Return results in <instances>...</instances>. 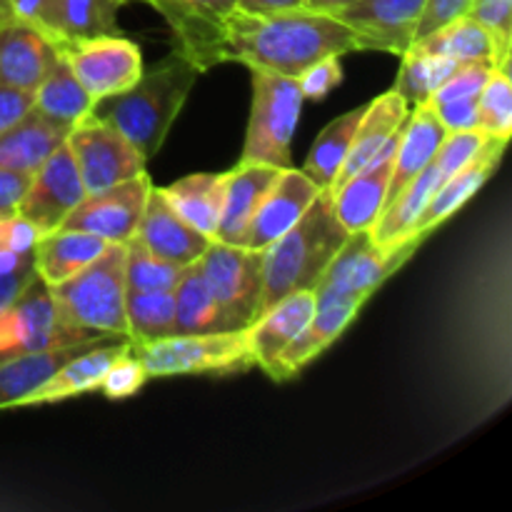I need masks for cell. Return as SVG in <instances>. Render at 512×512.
Masks as SVG:
<instances>
[{"mask_svg": "<svg viewBox=\"0 0 512 512\" xmlns=\"http://www.w3.org/2000/svg\"><path fill=\"white\" fill-rule=\"evenodd\" d=\"M348 53H360L353 30L335 13L313 8L273 15L235 10L223 35V63H240L285 78H298L318 60Z\"/></svg>", "mask_w": 512, "mask_h": 512, "instance_id": "1", "label": "cell"}, {"mask_svg": "<svg viewBox=\"0 0 512 512\" xmlns=\"http://www.w3.org/2000/svg\"><path fill=\"white\" fill-rule=\"evenodd\" d=\"M198 68L178 50L143 70L128 90L95 103L93 113L113 125L145 160L155 158L193 93Z\"/></svg>", "mask_w": 512, "mask_h": 512, "instance_id": "2", "label": "cell"}, {"mask_svg": "<svg viewBox=\"0 0 512 512\" xmlns=\"http://www.w3.org/2000/svg\"><path fill=\"white\" fill-rule=\"evenodd\" d=\"M348 230L333 210L330 190H320L303 218L263 253V310L298 290H315L330 260L348 240Z\"/></svg>", "mask_w": 512, "mask_h": 512, "instance_id": "3", "label": "cell"}, {"mask_svg": "<svg viewBox=\"0 0 512 512\" xmlns=\"http://www.w3.org/2000/svg\"><path fill=\"white\" fill-rule=\"evenodd\" d=\"M58 315L85 338L125 335V243L105 253L73 278L48 285Z\"/></svg>", "mask_w": 512, "mask_h": 512, "instance_id": "4", "label": "cell"}, {"mask_svg": "<svg viewBox=\"0 0 512 512\" xmlns=\"http://www.w3.org/2000/svg\"><path fill=\"white\" fill-rule=\"evenodd\" d=\"M303 93L295 78L253 70V105L245 130V163L293 168V135L298 130Z\"/></svg>", "mask_w": 512, "mask_h": 512, "instance_id": "5", "label": "cell"}, {"mask_svg": "<svg viewBox=\"0 0 512 512\" xmlns=\"http://www.w3.org/2000/svg\"><path fill=\"white\" fill-rule=\"evenodd\" d=\"M135 358L148 378H175V375L233 373L253 365L248 345V328L223 333L168 335L153 343L133 345Z\"/></svg>", "mask_w": 512, "mask_h": 512, "instance_id": "6", "label": "cell"}, {"mask_svg": "<svg viewBox=\"0 0 512 512\" xmlns=\"http://www.w3.org/2000/svg\"><path fill=\"white\" fill-rule=\"evenodd\" d=\"M198 268L228 330L250 328L263 308V253L213 240Z\"/></svg>", "mask_w": 512, "mask_h": 512, "instance_id": "7", "label": "cell"}, {"mask_svg": "<svg viewBox=\"0 0 512 512\" xmlns=\"http://www.w3.org/2000/svg\"><path fill=\"white\" fill-rule=\"evenodd\" d=\"M88 340L63 323L48 283L35 275L23 293L0 313V363L15 355L38 353L60 345Z\"/></svg>", "mask_w": 512, "mask_h": 512, "instance_id": "8", "label": "cell"}, {"mask_svg": "<svg viewBox=\"0 0 512 512\" xmlns=\"http://www.w3.org/2000/svg\"><path fill=\"white\" fill-rule=\"evenodd\" d=\"M423 240L413 238L398 248H380L373 240L370 230L350 233L348 240L340 245L335 258L330 260L328 270L320 278L315 295H355L368 300L400 265L408 263Z\"/></svg>", "mask_w": 512, "mask_h": 512, "instance_id": "9", "label": "cell"}, {"mask_svg": "<svg viewBox=\"0 0 512 512\" xmlns=\"http://www.w3.org/2000/svg\"><path fill=\"white\" fill-rule=\"evenodd\" d=\"M65 145L73 153L85 193H100L143 173L148 160L105 120L90 113L68 130Z\"/></svg>", "mask_w": 512, "mask_h": 512, "instance_id": "10", "label": "cell"}, {"mask_svg": "<svg viewBox=\"0 0 512 512\" xmlns=\"http://www.w3.org/2000/svg\"><path fill=\"white\" fill-rule=\"evenodd\" d=\"M58 53L95 103L128 90L145 70L138 43L123 35H100V38L65 43L60 45Z\"/></svg>", "mask_w": 512, "mask_h": 512, "instance_id": "11", "label": "cell"}, {"mask_svg": "<svg viewBox=\"0 0 512 512\" xmlns=\"http://www.w3.org/2000/svg\"><path fill=\"white\" fill-rule=\"evenodd\" d=\"M153 5L165 23L170 25L175 48L180 55L208 73L215 65H223V35L230 15L235 13V0H143Z\"/></svg>", "mask_w": 512, "mask_h": 512, "instance_id": "12", "label": "cell"}, {"mask_svg": "<svg viewBox=\"0 0 512 512\" xmlns=\"http://www.w3.org/2000/svg\"><path fill=\"white\" fill-rule=\"evenodd\" d=\"M153 190L150 175L138 173L135 178L123 180L100 193H88L73 213L63 220L60 228L65 230H85L105 243H125L133 238L140 218H143L145 203Z\"/></svg>", "mask_w": 512, "mask_h": 512, "instance_id": "13", "label": "cell"}, {"mask_svg": "<svg viewBox=\"0 0 512 512\" xmlns=\"http://www.w3.org/2000/svg\"><path fill=\"white\" fill-rule=\"evenodd\" d=\"M85 185L78 173L73 153L68 145H60L33 175L20 198L15 213L33 223L40 233H50L63 225L75 210V205L85 198Z\"/></svg>", "mask_w": 512, "mask_h": 512, "instance_id": "14", "label": "cell"}, {"mask_svg": "<svg viewBox=\"0 0 512 512\" xmlns=\"http://www.w3.org/2000/svg\"><path fill=\"white\" fill-rule=\"evenodd\" d=\"M428 0H355L338 15L355 33L360 53H398L413 45Z\"/></svg>", "mask_w": 512, "mask_h": 512, "instance_id": "15", "label": "cell"}, {"mask_svg": "<svg viewBox=\"0 0 512 512\" xmlns=\"http://www.w3.org/2000/svg\"><path fill=\"white\" fill-rule=\"evenodd\" d=\"M368 303L355 295H315V313L303 333L290 343V348L270 365L265 375L273 380H288L298 375L308 363H313L328 345H333L345 333L350 323L358 318L360 308Z\"/></svg>", "mask_w": 512, "mask_h": 512, "instance_id": "16", "label": "cell"}, {"mask_svg": "<svg viewBox=\"0 0 512 512\" xmlns=\"http://www.w3.org/2000/svg\"><path fill=\"white\" fill-rule=\"evenodd\" d=\"M320 195V188L303 173V170L285 168L270 185L265 198L260 200L253 220L248 225L245 235V248L260 250L268 248L273 240L288 233L295 223L305 215V210L313 205V200Z\"/></svg>", "mask_w": 512, "mask_h": 512, "instance_id": "17", "label": "cell"}, {"mask_svg": "<svg viewBox=\"0 0 512 512\" xmlns=\"http://www.w3.org/2000/svg\"><path fill=\"white\" fill-rule=\"evenodd\" d=\"M58 55L55 43L38 25L0 15V85L35 90Z\"/></svg>", "mask_w": 512, "mask_h": 512, "instance_id": "18", "label": "cell"}, {"mask_svg": "<svg viewBox=\"0 0 512 512\" xmlns=\"http://www.w3.org/2000/svg\"><path fill=\"white\" fill-rule=\"evenodd\" d=\"M400 130L390 138V143L385 145L363 170H360V173H355L353 178L345 180L338 190L330 193L335 215H338V220L343 223V228L348 230V233L370 230L375 225V220L380 218V213H383Z\"/></svg>", "mask_w": 512, "mask_h": 512, "instance_id": "19", "label": "cell"}, {"mask_svg": "<svg viewBox=\"0 0 512 512\" xmlns=\"http://www.w3.org/2000/svg\"><path fill=\"white\" fill-rule=\"evenodd\" d=\"M133 240H138L148 253L158 255L168 263L183 265V268L195 263L208 250V245L213 243L170 208L160 188L150 190L143 218L135 228Z\"/></svg>", "mask_w": 512, "mask_h": 512, "instance_id": "20", "label": "cell"}, {"mask_svg": "<svg viewBox=\"0 0 512 512\" xmlns=\"http://www.w3.org/2000/svg\"><path fill=\"white\" fill-rule=\"evenodd\" d=\"M315 313V290H298L288 298L278 300L268 310L253 320L248 328V345L253 355V365L263 368L270 365L290 348L295 338L305 330Z\"/></svg>", "mask_w": 512, "mask_h": 512, "instance_id": "21", "label": "cell"}, {"mask_svg": "<svg viewBox=\"0 0 512 512\" xmlns=\"http://www.w3.org/2000/svg\"><path fill=\"white\" fill-rule=\"evenodd\" d=\"M278 175L280 168L245 163V160H240L233 170H228L225 173L223 208H220L218 230H215L213 240L245 248V235H248L250 220H253L260 200L265 198V193H268Z\"/></svg>", "mask_w": 512, "mask_h": 512, "instance_id": "22", "label": "cell"}, {"mask_svg": "<svg viewBox=\"0 0 512 512\" xmlns=\"http://www.w3.org/2000/svg\"><path fill=\"white\" fill-rule=\"evenodd\" d=\"M128 350V335H110V338H105L103 343L95 345V348L70 358L53 378L45 380V383L25 400L23 408H30V405L60 403V400L78 398V395L83 393H93V390L100 388L110 365H113L120 355L128 353Z\"/></svg>", "mask_w": 512, "mask_h": 512, "instance_id": "23", "label": "cell"}, {"mask_svg": "<svg viewBox=\"0 0 512 512\" xmlns=\"http://www.w3.org/2000/svg\"><path fill=\"white\" fill-rule=\"evenodd\" d=\"M128 0H45L38 28L55 48L78 40L120 35L118 13Z\"/></svg>", "mask_w": 512, "mask_h": 512, "instance_id": "24", "label": "cell"}, {"mask_svg": "<svg viewBox=\"0 0 512 512\" xmlns=\"http://www.w3.org/2000/svg\"><path fill=\"white\" fill-rule=\"evenodd\" d=\"M408 115L410 105L400 98V93L395 88H390L388 93L370 100L363 118H360L358 130H355V138L353 143H350L348 155H345L343 168H340L338 178L330 185V193L338 190L340 185H343L345 180L353 178L355 173H360V170H363L365 165L390 143V138L403 128Z\"/></svg>", "mask_w": 512, "mask_h": 512, "instance_id": "25", "label": "cell"}, {"mask_svg": "<svg viewBox=\"0 0 512 512\" xmlns=\"http://www.w3.org/2000/svg\"><path fill=\"white\" fill-rule=\"evenodd\" d=\"M110 335H98V338L78 340V343L60 345V348L38 350V353L15 355L0 363V410L23 408L25 400L45 383L53 378L70 358L95 348Z\"/></svg>", "mask_w": 512, "mask_h": 512, "instance_id": "26", "label": "cell"}, {"mask_svg": "<svg viewBox=\"0 0 512 512\" xmlns=\"http://www.w3.org/2000/svg\"><path fill=\"white\" fill-rule=\"evenodd\" d=\"M445 135H448V130L443 128V123H440L438 115L433 113L428 103L410 108V115L403 123V130H400L398 148H395L393 155V173H390L385 205L393 203L400 190L433 163Z\"/></svg>", "mask_w": 512, "mask_h": 512, "instance_id": "27", "label": "cell"}, {"mask_svg": "<svg viewBox=\"0 0 512 512\" xmlns=\"http://www.w3.org/2000/svg\"><path fill=\"white\" fill-rule=\"evenodd\" d=\"M505 140H490L488 148L480 153L478 160H473L470 165H465L463 170H458L455 175H450L445 183L438 185V190L430 198L428 208L420 215L418 225H415V238L425 240L430 233H433L438 225H443L450 215L458 213L485 183H488L490 175L498 168L500 158L505 153Z\"/></svg>", "mask_w": 512, "mask_h": 512, "instance_id": "28", "label": "cell"}, {"mask_svg": "<svg viewBox=\"0 0 512 512\" xmlns=\"http://www.w3.org/2000/svg\"><path fill=\"white\" fill-rule=\"evenodd\" d=\"M110 243L85 230H50L33 248L35 273L48 285H58L98 260Z\"/></svg>", "mask_w": 512, "mask_h": 512, "instance_id": "29", "label": "cell"}, {"mask_svg": "<svg viewBox=\"0 0 512 512\" xmlns=\"http://www.w3.org/2000/svg\"><path fill=\"white\" fill-rule=\"evenodd\" d=\"M68 138V130L48 123L35 110L0 133V170L33 175Z\"/></svg>", "mask_w": 512, "mask_h": 512, "instance_id": "30", "label": "cell"}, {"mask_svg": "<svg viewBox=\"0 0 512 512\" xmlns=\"http://www.w3.org/2000/svg\"><path fill=\"white\" fill-rule=\"evenodd\" d=\"M443 183V175L438 173L433 163L423 170L415 180H410L403 190H400L398 198L390 205H385L380 218L375 220V225L370 228L375 243L380 248H398V245L408 243L415 238V225H418L420 215L428 208L430 198L438 190V185ZM420 240V238H418Z\"/></svg>", "mask_w": 512, "mask_h": 512, "instance_id": "31", "label": "cell"}, {"mask_svg": "<svg viewBox=\"0 0 512 512\" xmlns=\"http://www.w3.org/2000/svg\"><path fill=\"white\" fill-rule=\"evenodd\" d=\"M93 108L95 100L85 93L63 55H58L48 75L33 90V110L48 123L70 130L80 120L88 118Z\"/></svg>", "mask_w": 512, "mask_h": 512, "instance_id": "32", "label": "cell"}, {"mask_svg": "<svg viewBox=\"0 0 512 512\" xmlns=\"http://www.w3.org/2000/svg\"><path fill=\"white\" fill-rule=\"evenodd\" d=\"M413 45L428 50V53L445 55V58L455 60L460 65L468 63H488L500 68V65H510V60H505L500 55L498 43H495L493 35L473 20L470 15H460V18L450 20V23L440 25L438 30H433L425 38L415 40Z\"/></svg>", "mask_w": 512, "mask_h": 512, "instance_id": "33", "label": "cell"}, {"mask_svg": "<svg viewBox=\"0 0 512 512\" xmlns=\"http://www.w3.org/2000/svg\"><path fill=\"white\" fill-rule=\"evenodd\" d=\"M170 208L198 233L213 240L223 208L225 173H195L178 183L160 188Z\"/></svg>", "mask_w": 512, "mask_h": 512, "instance_id": "34", "label": "cell"}, {"mask_svg": "<svg viewBox=\"0 0 512 512\" xmlns=\"http://www.w3.org/2000/svg\"><path fill=\"white\" fill-rule=\"evenodd\" d=\"M175 295V328L173 335H200V333H223L228 330L223 313L205 283L198 268V260L185 265Z\"/></svg>", "mask_w": 512, "mask_h": 512, "instance_id": "35", "label": "cell"}, {"mask_svg": "<svg viewBox=\"0 0 512 512\" xmlns=\"http://www.w3.org/2000/svg\"><path fill=\"white\" fill-rule=\"evenodd\" d=\"M365 108H368V103L358 105V108L348 110V113H343L340 118H335L333 123L318 135L313 148H310L308 158H305V165L300 170H303V173L308 175L320 190H330L333 180L338 178Z\"/></svg>", "mask_w": 512, "mask_h": 512, "instance_id": "36", "label": "cell"}, {"mask_svg": "<svg viewBox=\"0 0 512 512\" xmlns=\"http://www.w3.org/2000/svg\"><path fill=\"white\" fill-rule=\"evenodd\" d=\"M125 335L133 345L168 338L175 328L173 290H125Z\"/></svg>", "mask_w": 512, "mask_h": 512, "instance_id": "37", "label": "cell"}, {"mask_svg": "<svg viewBox=\"0 0 512 512\" xmlns=\"http://www.w3.org/2000/svg\"><path fill=\"white\" fill-rule=\"evenodd\" d=\"M460 68V63L445 58V55L428 53V50L410 45L403 53V65H400L398 83L395 90L400 98L415 108V105H425L433 98L435 90Z\"/></svg>", "mask_w": 512, "mask_h": 512, "instance_id": "38", "label": "cell"}, {"mask_svg": "<svg viewBox=\"0 0 512 512\" xmlns=\"http://www.w3.org/2000/svg\"><path fill=\"white\" fill-rule=\"evenodd\" d=\"M480 130L488 138L505 140L508 143L512 133V83L510 65H500L485 80L478 95Z\"/></svg>", "mask_w": 512, "mask_h": 512, "instance_id": "39", "label": "cell"}, {"mask_svg": "<svg viewBox=\"0 0 512 512\" xmlns=\"http://www.w3.org/2000/svg\"><path fill=\"white\" fill-rule=\"evenodd\" d=\"M183 265L148 253L138 240H125V290H175Z\"/></svg>", "mask_w": 512, "mask_h": 512, "instance_id": "40", "label": "cell"}, {"mask_svg": "<svg viewBox=\"0 0 512 512\" xmlns=\"http://www.w3.org/2000/svg\"><path fill=\"white\" fill-rule=\"evenodd\" d=\"M493 138L483 133V130H460V133H448L440 143L438 153H435L433 165L438 168V173L443 175V183L455 175L458 170H463L465 165H470L473 160L480 158L488 143Z\"/></svg>", "mask_w": 512, "mask_h": 512, "instance_id": "41", "label": "cell"}, {"mask_svg": "<svg viewBox=\"0 0 512 512\" xmlns=\"http://www.w3.org/2000/svg\"><path fill=\"white\" fill-rule=\"evenodd\" d=\"M473 20H478L485 30L498 43L500 55L510 60L512 48V0H473L468 13Z\"/></svg>", "mask_w": 512, "mask_h": 512, "instance_id": "42", "label": "cell"}, {"mask_svg": "<svg viewBox=\"0 0 512 512\" xmlns=\"http://www.w3.org/2000/svg\"><path fill=\"white\" fill-rule=\"evenodd\" d=\"M145 380H150L148 373H145L140 360L133 355V350H128V353H123L113 365H110L98 390L110 400L130 398V395H135L143 388Z\"/></svg>", "mask_w": 512, "mask_h": 512, "instance_id": "43", "label": "cell"}, {"mask_svg": "<svg viewBox=\"0 0 512 512\" xmlns=\"http://www.w3.org/2000/svg\"><path fill=\"white\" fill-rule=\"evenodd\" d=\"M495 70V65L488 63H468L460 65L443 85L433 93V98L428 103H445V100H460V98H478L480 90H483L485 80L490 78V73Z\"/></svg>", "mask_w": 512, "mask_h": 512, "instance_id": "44", "label": "cell"}, {"mask_svg": "<svg viewBox=\"0 0 512 512\" xmlns=\"http://www.w3.org/2000/svg\"><path fill=\"white\" fill-rule=\"evenodd\" d=\"M295 83H298L300 93H303V100H323L330 90L343 83V65H340V58L318 60L310 68H305L295 78Z\"/></svg>", "mask_w": 512, "mask_h": 512, "instance_id": "45", "label": "cell"}, {"mask_svg": "<svg viewBox=\"0 0 512 512\" xmlns=\"http://www.w3.org/2000/svg\"><path fill=\"white\" fill-rule=\"evenodd\" d=\"M443 128L448 133H460V130H480L478 98H460L445 100V103H428Z\"/></svg>", "mask_w": 512, "mask_h": 512, "instance_id": "46", "label": "cell"}, {"mask_svg": "<svg viewBox=\"0 0 512 512\" xmlns=\"http://www.w3.org/2000/svg\"><path fill=\"white\" fill-rule=\"evenodd\" d=\"M40 230L18 213H8L0 218V250L10 253H33L35 243L40 238Z\"/></svg>", "mask_w": 512, "mask_h": 512, "instance_id": "47", "label": "cell"}, {"mask_svg": "<svg viewBox=\"0 0 512 512\" xmlns=\"http://www.w3.org/2000/svg\"><path fill=\"white\" fill-rule=\"evenodd\" d=\"M470 3H473V0H428V5H425L423 10V18H420L418 28H415V40L425 38V35H430L433 30H438L440 25L450 23V20L468 13Z\"/></svg>", "mask_w": 512, "mask_h": 512, "instance_id": "48", "label": "cell"}, {"mask_svg": "<svg viewBox=\"0 0 512 512\" xmlns=\"http://www.w3.org/2000/svg\"><path fill=\"white\" fill-rule=\"evenodd\" d=\"M30 110H33V90L0 85V133L18 123Z\"/></svg>", "mask_w": 512, "mask_h": 512, "instance_id": "49", "label": "cell"}, {"mask_svg": "<svg viewBox=\"0 0 512 512\" xmlns=\"http://www.w3.org/2000/svg\"><path fill=\"white\" fill-rule=\"evenodd\" d=\"M35 275H38L35 273V258L30 260L28 265H23V268L0 273V313L23 293V288L35 278Z\"/></svg>", "mask_w": 512, "mask_h": 512, "instance_id": "50", "label": "cell"}, {"mask_svg": "<svg viewBox=\"0 0 512 512\" xmlns=\"http://www.w3.org/2000/svg\"><path fill=\"white\" fill-rule=\"evenodd\" d=\"M28 183H30V175L0 170V218L8 213H15V208H18Z\"/></svg>", "mask_w": 512, "mask_h": 512, "instance_id": "51", "label": "cell"}, {"mask_svg": "<svg viewBox=\"0 0 512 512\" xmlns=\"http://www.w3.org/2000/svg\"><path fill=\"white\" fill-rule=\"evenodd\" d=\"M305 8V0H235V10L248 15H273Z\"/></svg>", "mask_w": 512, "mask_h": 512, "instance_id": "52", "label": "cell"}, {"mask_svg": "<svg viewBox=\"0 0 512 512\" xmlns=\"http://www.w3.org/2000/svg\"><path fill=\"white\" fill-rule=\"evenodd\" d=\"M350 3H355V0H305V8L325 10V13H340V10Z\"/></svg>", "mask_w": 512, "mask_h": 512, "instance_id": "53", "label": "cell"}, {"mask_svg": "<svg viewBox=\"0 0 512 512\" xmlns=\"http://www.w3.org/2000/svg\"><path fill=\"white\" fill-rule=\"evenodd\" d=\"M128 3H133V0H128Z\"/></svg>", "mask_w": 512, "mask_h": 512, "instance_id": "54", "label": "cell"}]
</instances>
